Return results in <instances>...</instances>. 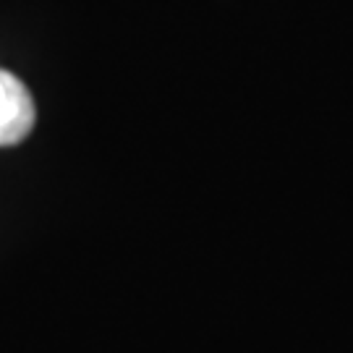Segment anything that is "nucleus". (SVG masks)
<instances>
[{"mask_svg":"<svg viewBox=\"0 0 353 353\" xmlns=\"http://www.w3.org/2000/svg\"><path fill=\"white\" fill-rule=\"evenodd\" d=\"M34 126V102L29 89L8 71H0V147L29 137Z\"/></svg>","mask_w":353,"mask_h":353,"instance_id":"f257e3e1","label":"nucleus"}]
</instances>
